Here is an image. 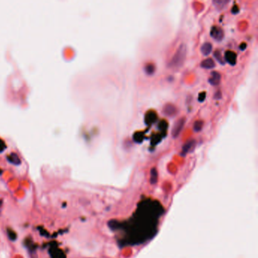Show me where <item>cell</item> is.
<instances>
[{
	"mask_svg": "<svg viewBox=\"0 0 258 258\" xmlns=\"http://www.w3.org/2000/svg\"><path fill=\"white\" fill-rule=\"evenodd\" d=\"M186 52L187 49L185 44H181L179 47L178 48L177 51L174 55L173 56L172 59L170 60L169 63V67L171 68H179V67H182L183 64H184L185 60L186 58Z\"/></svg>",
	"mask_w": 258,
	"mask_h": 258,
	"instance_id": "cell-1",
	"label": "cell"
},
{
	"mask_svg": "<svg viewBox=\"0 0 258 258\" xmlns=\"http://www.w3.org/2000/svg\"><path fill=\"white\" fill-rule=\"evenodd\" d=\"M185 123H186L185 117H182V118L179 119L175 123L173 130H172V135H173V138H176L179 135L181 131L183 130V127H184Z\"/></svg>",
	"mask_w": 258,
	"mask_h": 258,
	"instance_id": "cell-2",
	"label": "cell"
},
{
	"mask_svg": "<svg viewBox=\"0 0 258 258\" xmlns=\"http://www.w3.org/2000/svg\"><path fill=\"white\" fill-rule=\"evenodd\" d=\"M211 36L215 39V40L221 41L223 39L224 36V32H223V29L218 27H213L211 28Z\"/></svg>",
	"mask_w": 258,
	"mask_h": 258,
	"instance_id": "cell-3",
	"label": "cell"
},
{
	"mask_svg": "<svg viewBox=\"0 0 258 258\" xmlns=\"http://www.w3.org/2000/svg\"><path fill=\"white\" fill-rule=\"evenodd\" d=\"M224 60L225 62L229 63L230 65H236V62H237V55H236V52L230 50L226 51L225 52Z\"/></svg>",
	"mask_w": 258,
	"mask_h": 258,
	"instance_id": "cell-4",
	"label": "cell"
},
{
	"mask_svg": "<svg viewBox=\"0 0 258 258\" xmlns=\"http://www.w3.org/2000/svg\"><path fill=\"white\" fill-rule=\"evenodd\" d=\"M163 112L166 116L171 117L177 114V109H176V107H175L173 104L168 103L163 107Z\"/></svg>",
	"mask_w": 258,
	"mask_h": 258,
	"instance_id": "cell-5",
	"label": "cell"
},
{
	"mask_svg": "<svg viewBox=\"0 0 258 258\" xmlns=\"http://www.w3.org/2000/svg\"><path fill=\"white\" fill-rule=\"evenodd\" d=\"M221 81V75L219 72L217 71H213L211 72V77H209L208 82L211 83V85L214 86H218L220 83Z\"/></svg>",
	"mask_w": 258,
	"mask_h": 258,
	"instance_id": "cell-6",
	"label": "cell"
},
{
	"mask_svg": "<svg viewBox=\"0 0 258 258\" xmlns=\"http://www.w3.org/2000/svg\"><path fill=\"white\" fill-rule=\"evenodd\" d=\"M158 119V116H157L156 112L154 111H149L146 113L145 116V121L147 124H151L154 122H155Z\"/></svg>",
	"mask_w": 258,
	"mask_h": 258,
	"instance_id": "cell-7",
	"label": "cell"
},
{
	"mask_svg": "<svg viewBox=\"0 0 258 258\" xmlns=\"http://www.w3.org/2000/svg\"><path fill=\"white\" fill-rule=\"evenodd\" d=\"M196 140H193V139L189 140V141L187 142V143L183 145V150H182V155H185L186 154L188 153V152L190 151V149H191V148L196 145Z\"/></svg>",
	"mask_w": 258,
	"mask_h": 258,
	"instance_id": "cell-8",
	"label": "cell"
},
{
	"mask_svg": "<svg viewBox=\"0 0 258 258\" xmlns=\"http://www.w3.org/2000/svg\"><path fill=\"white\" fill-rule=\"evenodd\" d=\"M201 67L204 69H211L215 67V62L213 59L207 58L205 60L202 61L201 63Z\"/></svg>",
	"mask_w": 258,
	"mask_h": 258,
	"instance_id": "cell-9",
	"label": "cell"
},
{
	"mask_svg": "<svg viewBox=\"0 0 258 258\" xmlns=\"http://www.w3.org/2000/svg\"><path fill=\"white\" fill-rule=\"evenodd\" d=\"M212 45L210 42H205L201 46V52L204 55H208L212 51Z\"/></svg>",
	"mask_w": 258,
	"mask_h": 258,
	"instance_id": "cell-10",
	"label": "cell"
},
{
	"mask_svg": "<svg viewBox=\"0 0 258 258\" xmlns=\"http://www.w3.org/2000/svg\"><path fill=\"white\" fill-rule=\"evenodd\" d=\"M229 1H228V0H214L213 1V4L214 5L216 9L219 10L224 9L226 5L229 4Z\"/></svg>",
	"mask_w": 258,
	"mask_h": 258,
	"instance_id": "cell-11",
	"label": "cell"
},
{
	"mask_svg": "<svg viewBox=\"0 0 258 258\" xmlns=\"http://www.w3.org/2000/svg\"><path fill=\"white\" fill-rule=\"evenodd\" d=\"M145 73H146L148 75H152L155 71V67L153 64H148L145 67Z\"/></svg>",
	"mask_w": 258,
	"mask_h": 258,
	"instance_id": "cell-12",
	"label": "cell"
},
{
	"mask_svg": "<svg viewBox=\"0 0 258 258\" xmlns=\"http://www.w3.org/2000/svg\"><path fill=\"white\" fill-rule=\"evenodd\" d=\"M214 55L215 58H216V60L218 62L220 63L221 64H225L224 58H223L222 54L220 53V52L219 50L215 51L214 53Z\"/></svg>",
	"mask_w": 258,
	"mask_h": 258,
	"instance_id": "cell-13",
	"label": "cell"
},
{
	"mask_svg": "<svg viewBox=\"0 0 258 258\" xmlns=\"http://www.w3.org/2000/svg\"><path fill=\"white\" fill-rule=\"evenodd\" d=\"M203 125H204V122L202 120H197L196 123H194V130L195 131L199 132L202 130Z\"/></svg>",
	"mask_w": 258,
	"mask_h": 258,
	"instance_id": "cell-14",
	"label": "cell"
},
{
	"mask_svg": "<svg viewBox=\"0 0 258 258\" xmlns=\"http://www.w3.org/2000/svg\"><path fill=\"white\" fill-rule=\"evenodd\" d=\"M144 138V134L142 133H135L133 135L134 141L136 143H142Z\"/></svg>",
	"mask_w": 258,
	"mask_h": 258,
	"instance_id": "cell-15",
	"label": "cell"
},
{
	"mask_svg": "<svg viewBox=\"0 0 258 258\" xmlns=\"http://www.w3.org/2000/svg\"><path fill=\"white\" fill-rule=\"evenodd\" d=\"M167 127H168V123L166 120H162V121L160 122L159 124H158V128H159V130L163 132L166 131Z\"/></svg>",
	"mask_w": 258,
	"mask_h": 258,
	"instance_id": "cell-16",
	"label": "cell"
},
{
	"mask_svg": "<svg viewBox=\"0 0 258 258\" xmlns=\"http://www.w3.org/2000/svg\"><path fill=\"white\" fill-rule=\"evenodd\" d=\"M161 138L162 137L160 134H157V135H154L151 139V144L152 145H156V144L160 143V140H161Z\"/></svg>",
	"mask_w": 258,
	"mask_h": 258,
	"instance_id": "cell-17",
	"label": "cell"
},
{
	"mask_svg": "<svg viewBox=\"0 0 258 258\" xmlns=\"http://www.w3.org/2000/svg\"><path fill=\"white\" fill-rule=\"evenodd\" d=\"M205 99H206V92H201V93L199 94V95H198V102H204V101L205 100Z\"/></svg>",
	"mask_w": 258,
	"mask_h": 258,
	"instance_id": "cell-18",
	"label": "cell"
},
{
	"mask_svg": "<svg viewBox=\"0 0 258 258\" xmlns=\"http://www.w3.org/2000/svg\"><path fill=\"white\" fill-rule=\"evenodd\" d=\"M239 11V9L237 6H233L232 9V12L233 14H237Z\"/></svg>",
	"mask_w": 258,
	"mask_h": 258,
	"instance_id": "cell-19",
	"label": "cell"
},
{
	"mask_svg": "<svg viewBox=\"0 0 258 258\" xmlns=\"http://www.w3.org/2000/svg\"><path fill=\"white\" fill-rule=\"evenodd\" d=\"M239 48H240V49H241V50H244V49H246V48H247V44L245 43V42H242V43H241V45H240V46H239Z\"/></svg>",
	"mask_w": 258,
	"mask_h": 258,
	"instance_id": "cell-20",
	"label": "cell"
},
{
	"mask_svg": "<svg viewBox=\"0 0 258 258\" xmlns=\"http://www.w3.org/2000/svg\"><path fill=\"white\" fill-rule=\"evenodd\" d=\"M221 97H222V95H221L220 92H217L216 94H215V99H221Z\"/></svg>",
	"mask_w": 258,
	"mask_h": 258,
	"instance_id": "cell-21",
	"label": "cell"
}]
</instances>
